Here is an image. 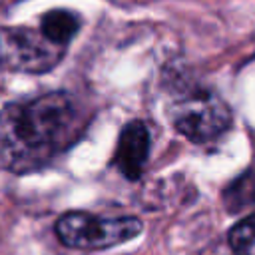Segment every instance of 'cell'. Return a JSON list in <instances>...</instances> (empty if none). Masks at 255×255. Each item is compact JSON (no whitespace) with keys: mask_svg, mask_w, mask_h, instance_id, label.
Masks as SVG:
<instances>
[{"mask_svg":"<svg viewBox=\"0 0 255 255\" xmlns=\"http://www.w3.org/2000/svg\"><path fill=\"white\" fill-rule=\"evenodd\" d=\"M82 26V20L76 12H70V10H62V8H56V10H50L46 12L42 18H40V30L56 44L60 46H66L72 42V38L78 34Z\"/></svg>","mask_w":255,"mask_h":255,"instance_id":"6","label":"cell"},{"mask_svg":"<svg viewBox=\"0 0 255 255\" xmlns=\"http://www.w3.org/2000/svg\"><path fill=\"white\" fill-rule=\"evenodd\" d=\"M88 114L68 92H48L0 110V165L14 173L46 167L70 149L88 126Z\"/></svg>","mask_w":255,"mask_h":255,"instance_id":"1","label":"cell"},{"mask_svg":"<svg viewBox=\"0 0 255 255\" xmlns=\"http://www.w3.org/2000/svg\"><path fill=\"white\" fill-rule=\"evenodd\" d=\"M66 46L52 42L40 28H8L0 32V60L4 66L32 74L52 70L64 56Z\"/></svg>","mask_w":255,"mask_h":255,"instance_id":"4","label":"cell"},{"mask_svg":"<svg viewBox=\"0 0 255 255\" xmlns=\"http://www.w3.org/2000/svg\"><path fill=\"white\" fill-rule=\"evenodd\" d=\"M149 147L151 135L147 126L141 120L128 122L120 131L114 153V163L120 169V173L131 181L139 179L149 157Z\"/></svg>","mask_w":255,"mask_h":255,"instance_id":"5","label":"cell"},{"mask_svg":"<svg viewBox=\"0 0 255 255\" xmlns=\"http://www.w3.org/2000/svg\"><path fill=\"white\" fill-rule=\"evenodd\" d=\"M233 199H241V203L239 205H243V203H255V175H251V177H245L243 181H237L235 185H233V195H231ZM231 199V201H233ZM237 205V207H239Z\"/></svg>","mask_w":255,"mask_h":255,"instance_id":"8","label":"cell"},{"mask_svg":"<svg viewBox=\"0 0 255 255\" xmlns=\"http://www.w3.org/2000/svg\"><path fill=\"white\" fill-rule=\"evenodd\" d=\"M54 229L66 247L96 251L133 239L141 231V221L133 215L100 217L86 211H68L56 221Z\"/></svg>","mask_w":255,"mask_h":255,"instance_id":"2","label":"cell"},{"mask_svg":"<svg viewBox=\"0 0 255 255\" xmlns=\"http://www.w3.org/2000/svg\"><path fill=\"white\" fill-rule=\"evenodd\" d=\"M175 129L193 143H207L223 135L233 122L229 106L213 92H195L171 112Z\"/></svg>","mask_w":255,"mask_h":255,"instance_id":"3","label":"cell"},{"mask_svg":"<svg viewBox=\"0 0 255 255\" xmlns=\"http://www.w3.org/2000/svg\"><path fill=\"white\" fill-rule=\"evenodd\" d=\"M227 239L235 255H255V213L237 221Z\"/></svg>","mask_w":255,"mask_h":255,"instance_id":"7","label":"cell"}]
</instances>
